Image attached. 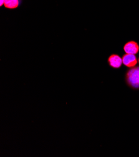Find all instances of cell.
Wrapping results in <instances>:
<instances>
[{
	"label": "cell",
	"mask_w": 139,
	"mask_h": 157,
	"mask_svg": "<svg viewBox=\"0 0 139 157\" xmlns=\"http://www.w3.org/2000/svg\"><path fill=\"white\" fill-rule=\"evenodd\" d=\"M126 82L132 88H139V67H133L126 73Z\"/></svg>",
	"instance_id": "6da1fadb"
},
{
	"label": "cell",
	"mask_w": 139,
	"mask_h": 157,
	"mask_svg": "<svg viewBox=\"0 0 139 157\" xmlns=\"http://www.w3.org/2000/svg\"><path fill=\"white\" fill-rule=\"evenodd\" d=\"M138 60L132 54H126L122 57V63L128 68H133L137 64Z\"/></svg>",
	"instance_id": "7a4b0ae2"
},
{
	"label": "cell",
	"mask_w": 139,
	"mask_h": 157,
	"mask_svg": "<svg viewBox=\"0 0 139 157\" xmlns=\"http://www.w3.org/2000/svg\"><path fill=\"white\" fill-rule=\"evenodd\" d=\"M123 50L127 54L135 55L139 51V46L135 41H130L124 45Z\"/></svg>",
	"instance_id": "3957f363"
},
{
	"label": "cell",
	"mask_w": 139,
	"mask_h": 157,
	"mask_svg": "<svg viewBox=\"0 0 139 157\" xmlns=\"http://www.w3.org/2000/svg\"><path fill=\"white\" fill-rule=\"evenodd\" d=\"M108 63L109 65L114 68H119L122 64V58H120L118 55L113 54L110 56L108 59Z\"/></svg>",
	"instance_id": "277c9868"
},
{
	"label": "cell",
	"mask_w": 139,
	"mask_h": 157,
	"mask_svg": "<svg viewBox=\"0 0 139 157\" xmlns=\"http://www.w3.org/2000/svg\"><path fill=\"white\" fill-rule=\"evenodd\" d=\"M19 0H5L4 6L6 8L14 9L18 7Z\"/></svg>",
	"instance_id": "5b68a950"
},
{
	"label": "cell",
	"mask_w": 139,
	"mask_h": 157,
	"mask_svg": "<svg viewBox=\"0 0 139 157\" xmlns=\"http://www.w3.org/2000/svg\"><path fill=\"white\" fill-rule=\"evenodd\" d=\"M5 3V0H1V4H0V6H3V5H4Z\"/></svg>",
	"instance_id": "8992f818"
},
{
	"label": "cell",
	"mask_w": 139,
	"mask_h": 157,
	"mask_svg": "<svg viewBox=\"0 0 139 157\" xmlns=\"http://www.w3.org/2000/svg\"><path fill=\"white\" fill-rule=\"evenodd\" d=\"M138 63H139V58H138Z\"/></svg>",
	"instance_id": "52a82bcc"
}]
</instances>
